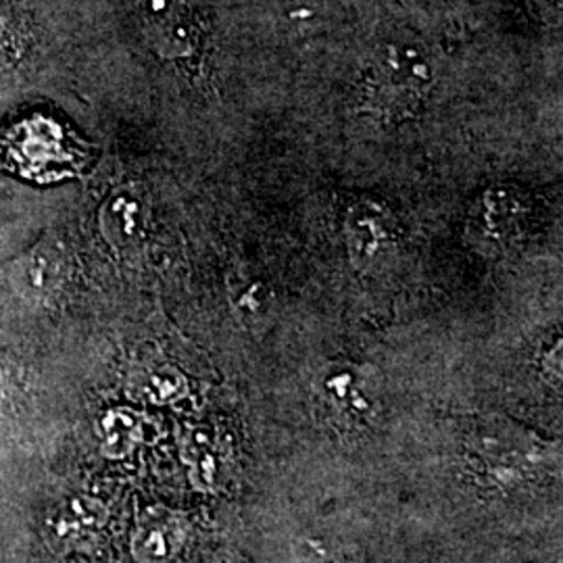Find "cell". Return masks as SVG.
Segmentation results:
<instances>
[{"label":"cell","mask_w":563,"mask_h":563,"mask_svg":"<svg viewBox=\"0 0 563 563\" xmlns=\"http://www.w3.org/2000/svg\"><path fill=\"white\" fill-rule=\"evenodd\" d=\"M139 393L146 401L157 402V405L178 401L186 393V378L176 367L159 365V367H153L142 378L139 383Z\"/></svg>","instance_id":"cell-11"},{"label":"cell","mask_w":563,"mask_h":563,"mask_svg":"<svg viewBox=\"0 0 563 563\" xmlns=\"http://www.w3.org/2000/svg\"><path fill=\"white\" fill-rule=\"evenodd\" d=\"M320 563H341V562H334V560H330V562H320Z\"/></svg>","instance_id":"cell-14"},{"label":"cell","mask_w":563,"mask_h":563,"mask_svg":"<svg viewBox=\"0 0 563 563\" xmlns=\"http://www.w3.org/2000/svg\"><path fill=\"white\" fill-rule=\"evenodd\" d=\"M344 236L353 265L362 272H372L393 253L395 223L383 205L357 202L346 216Z\"/></svg>","instance_id":"cell-4"},{"label":"cell","mask_w":563,"mask_h":563,"mask_svg":"<svg viewBox=\"0 0 563 563\" xmlns=\"http://www.w3.org/2000/svg\"><path fill=\"white\" fill-rule=\"evenodd\" d=\"M230 307L239 322L246 328H257L272 318L274 295L263 282L239 278L230 284Z\"/></svg>","instance_id":"cell-9"},{"label":"cell","mask_w":563,"mask_h":563,"mask_svg":"<svg viewBox=\"0 0 563 563\" xmlns=\"http://www.w3.org/2000/svg\"><path fill=\"white\" fill-rule=\"evenodd\" d=\"M316 397L323 413L341 428L372 423L380 407V388L374 374L357 363L332 362L316 378Z\"/></svg>","instance_id":"cell-2"},{"label":"cell","mask_w":563,"mask_h":563,"mask_svg":"<svg viewBox=\"0 0 563 563\" xmlns=\"http://www.w3.org/2000/svg\"><path fill=\"white\" fill-rule=\"evenodd\" d=\"M109 234L118 242L132 241L141 232V205L132 197H120L109 209Z\"/></svg>","instance_id":"cell-12"},{"label":"cell","mask_w":563,"mask_h":563,"mask_svg":"<svg viewBox=\"0 0 563 563\" xmlns=\"http://www.w3.org/2000/svg\"><path fill=\"white\" fill-rule=\"evenodd\" d=\"M144 34L165 59H188L201 41L199 25L186 0H136Z\"/></svg>","instance_id":"cell-3"},{"label":"cell","mask_w":563,"mask_h":563,"mask_svg":"<svg viewBox=\"0 0 563 563\" xmlns=\"http://www.w3.org/2000/svg\"><path fill=\"white\" fill-rule=\"evenodd\" d=\"M184 453H186V462L190 465L192 483L199 488H209L218 483L220 470H222V457H220V443L213 430L199 428L190 432Z\"/></svg>","instance_id":"cell-10"},{"label":"cell","mask_w":563,"mask_h":563,"mask_svg":"<svg viewBox=\"0 0 563 563\" xmlns=\"http://www.w3.org/2000/svg\"><path fill=\"white\" fill-rule=\"evenodd\" d=\"M63 272L53 253L38 251L18 263L13 272V286L30 301H48L59 290Z\"/></svg>","instance_id":"cell-7"},{"label":"cell","mask_w":563,"mask_h":563,"mask_svg":"<svg viewBox=\"0 0 563 563\" xmlns=\"http://www.w3.org/2000/svg\"><path fill=\"white\" fill-rule=\"evenodd\" d=\"M432 84V63L423 51L409 44H383L363 78V109L384 121L416 118Z\"/></svg>","instance_id":"cell-1"},{"label":"cell","mask_w":563,"mask_h":563,"mask_svg":"<svg viewBox=\"0 0 563 563\" xmlns=\"http://www.w3.org/2000/svg\"><path fill=\"white\" fill-rule=\"evenodd\" d=\"M7 386H9V383H7V374H4V369L0 367V399H2L4 393H7Z\"/></svg>","instance_id":"cell-13"},{"label":"cell","mask_w":563,"mask_h":563,"mask_svg":"<svg viewBox=\"0 0 563 563\" xmlns=\"http://www.w3.org/2000/svg\"><path fill=\"white\" fill-rule=\"evenodd\" d=\"M102 453L107 457L121 460L130 455L142 441L141 416L130 409H111L102 413L97 423Z\"/></svg>","instance_id":"cell-8"},{"label":"cell","mask_w":563,"mask_h":563,"mask_svg":"<svg viewBox=\"0 0 563 563\" xmlns=\"http://www.w3.org/2000/svg\"><path fill=\"white\" fill-rule=\"evenodd\" d=\"M104 507L90 497H69L57 505L46 518V532L51 543L65 549L86 547L101 534Z\"/></svg>","instance_id":"cell-5"},{"label":"cell","mask_w":563,"mask_h":563,"mask_svg":"<svg viewBox=\"0 0 563 563\" xmlns=\"http://www.w3.org/2000/svg\"><path fill=\"white\" fill-rule=\"evenodd\" d=\"M186 528L178 516L163 509L144 514L132 537V553L141 563H165L178 555Z\"/></svg>","instance_id":"cell-6"}]
</instances>
